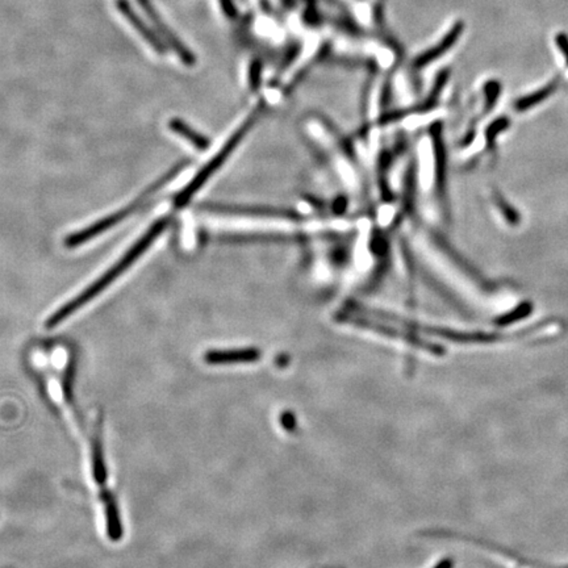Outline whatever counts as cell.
Returning a JSON list of instances; mask_svg holds the SVG:
<instances>
[{
	"label": "cell",
	"instance_id": "obj_1",
	"mask_svg": "<svg viewBox=\"0 0 568 568\" xmlns=\"http://www.w3.org/2000/svg\"><path fill=\"white\" fill-rule=\"evenodd\" d=\"M168 227V219L162 217L159 220H156L152 227H149L141 239L139 241L134 242L133 246L129 249L128 252L124 256L120 258V261L117 263H114V266L104 272L100 276L98 281H95L94 283L91 284L90 287H87L83 292H81L77 298H72L69 303H66L65 305H62L57 312L53 313L48 320H46V327L48 329H53L57 327L58 324H61L62 321H65L68 317H70L72 313L79 311L81 308H83L87 303H90L92 298L99 296L100 292L104 291L105 288H108L111 283L116 281L124 271L128 270L129 267L133 265V262L136 259H139L140 256L143 254V252L146 249H149L152 246V243L154 242L158 236L162 234V232Z\"/></svg>",
	"mask_w": 568,
	"mask_h": 568
},
{
	"label": "cell",
	"instance_id": "obj_2",
	"mask_svg": "<svg viewBox=\"0 0 568 568\" xmlns=\"http://www.w3.org/2000/svg\"><path fill=\"white\" fill-rule=\"evenodd\" d=\"M253 124H254V119L250 117L249 120H246L241 127L233 133V136H230V139L225 142V145L221 148V150L213 156L212 159L194 176V179L175 196L174 207L176 210H181V208L185 207L191 201V199L199 192L200 188L208 182V179L212 175L216 174V171L219 170L227 162V156L236 150V148L245 139L246 133L250 130Z\"/></svg>",
	"mask_w": 568,
	"mask_h": 568
},
{
	"label": "cell",
	"instance_id": "obj_3",
	"mask_svg": "<svg viewBox=\"0 0 568 568\" xmlns=\"http://www.w3.org/2000/svg\"><path fill=\"white\" fill-rule=\"evenodd\" d=\"M182 168H183V165H178L176 168H174L170 172H168L163 178H161L158 182H156V183L153 185V187H150L149 191H146L140 199L136 200L134 203H132L128 207H125V208H123V210H120V211H117V212L112 213V214L101 219L99 221H97L95 224L85 227V229H82V230H79V232H77V233H72L69 237H66L65 246L69 247V249L78 247V246L83 245L85 242H88L90 240L98 237L101 233H104L105 230H108V229L114 227V225L120 224L121 221H124L130 214L137 212V210L141 207L142 203L148 199L161 185H165L166 182L170 181L171 178H174L179 171L182 170Z\"/></svg>",
	"mask_w": 568,
	"mask_h": 568
},
{
	"label": "cell",
	"instance_id": "obj_4",
	"mask_svg": "<svg viewBox=\"0 0 568 568\" xmlns=\"http://www.w3.org/2000/svg\"><path fill=\"white\" fill-rule=\"evenodd\" d=\"M137 1L141 7L142 11L153 23V26L156 29L158 34L161 36V39L170 46L171 50H174V53L181 58V61L185 63V66H194L195 65L194 53L175 34V32L171 29L170 26H168V23L163 20V17L156 11L152 0H137Z\"/></svg>",
	"mask_w": 568,
	"mask_h": 568
},
{
	"label": "cell",
	"instance_id": "obj_5",
	"mask_svg": "<svg viewBox=\"0 0 568 568\" xmlns=\"http://www.w3.org/2000/svg\"><path fill=\"white\" fill-rule=\"evenodd\" d=\"M114 6L119 11V14L124 17V20L128 23L132 28L136 30V33L140 34L142 40L148 43L156 54L163 56L166 49L165 45L159 40V37L153 32V29L148 27L141 17L136 14L133 7L130 6L128 0H114Z\"/></svg>",
	"mask_w": 568,
	"mask_h": 568
},
{
	"label": "cell",
	"instance_id": "obj_6",
	"mask_svg": "<svg viewBox=\"0 0 568 568\" xmlns=\"http://www.w3.org/2000/svg\"><path fill=\"white\" fill-rule=\"evenodd\" d=\"M261 358L258 349H234V350H210L204 355L208 365L252 363Z\"/></svg>",
	"mask_w": 568,
	"mask_h": 568
},
{
	"label": "cell",
	"instance_id": "obj_7",
	"mask_svg": "<svg viewBox=\"0 0 568 568\" xmlns=\"http://www.w3.org/2000/svg\"><path fill=\"white\" fill-rule=\"evenodd\" d=\"M101 501L104 503L105 507V516H107V533L110 540L117 542L123 538V525L120 520V513L117 508L116 498L111 491L103 489L101 491Z\"/></svg>",
	"mask_w": 568,
	"mask_h": 568
},
{
	"label": "cell",
	"instance_id": "obj_8",
	"mask_svg": "<svg viewBox=\"0 0 568 568\" xmlns=\"http://www.w3.org/2000/svg\"><path fill=\"white\" fill-rule=\"evenodd\" d=\"M169 128L174 133H176L178 136H181L187 141L191 142L198 150H203V152L207 150L210 143H211L205 136L200 134L199 132L191 128L188 124H185V121L181 120V119H171L170 123H169Z\"/></svg>",
	"mask_w": 568,
	"mask_h": 568
},
{
	"label": "cell",
	"instance_id": "obj_9",
	"mask_svg": "<svg viewBox=\"0 0 568 568\" xmlns=\"http://www.w3.org/2000/svg\"><path fill=\"white\" fill-rule=\"evenodd\" d=\"M559 82H560V78H555L554 81H551L550 83H547L545 87H542L538 91H536V92H533V94H530V95H527V97H524V98H520V99L516 101L514 108H516L517 111H520V112H524V111H527V110L533 108L534 105H537L540 101H543V100L547 99L549 97H551V94L558 88Z\"/></svg>",
	"mask_w": 568,
	"mask_h": 568
},
{
	"label": "cell",
	"instance_id": "obj_10",
	"mask_svg": "<svg viewBox=\"0 0 568 568\" xmlns=\"http://www.w3.org/2000/svg\"><path fill=\"white\" fill-rule=\"evenodd\" d=\"M92 471L94 478L98 483L104 484L107 482V467L104 462L103 445L99 437H95L92 442Z\"/></svg>",
	"mask_w": 568,
	"mask_h": 568
},
{
	"label": "cell",
	"instance_id": "obj_11",
	"mask_svg": "<svg viewBox=\"0 0 568 568\" xmlns=\"http://www.w3.org/2000/svg\"><path fill=\"white\" fill-rule=\"evenodd\" d=\"M531 311H533L531 303H529V301H527V303H523L520 307L514 308L511 312L507 313V314H504V316H501V317H498L496 320V324L497 325H500V327L511 325L513 323L520 321V320L527 317V316L531 313Z\"/></svg>",
	"mask_w": 568,
	"mask_h": 568
},
{
	"label": "cell",
	"instance_id": "obj_12",
	"mask_svg": "<svg viewBox=\"0 0 568 568\" xmlns=\"http://www.w3.org/2000/svg\"><path fill=\"white\" fill-rule=\"evenodd\" d=\"M508 125H509V120L505 119V117H501V119L496 120V121L488 128V130H487V141H488L489 149H494L492 146H494V141H495L497 134H498L501 130L508 128Z\"/></svg>",
	"mask_w": 568,
	"mask_h": 568
},
{
	"label": "cell",
	"instance_id": "obj_13",
	"mask_svg": "<svg viewBox=\"0 0 568 568\" xmlns=\"http://www.w3.org/2000/svg\"><path fill=\"white\" fill-rule=\"evenodd\" d=\"M500 91H501V85H500V83H498L497 81H491V82H488L487 85H485V94H487V103H485V105H487V111H491L492 107L495 105V103H496L497 99H498Z\"/></svg>",
	"mask_w": 568,
	"mask_h": 568
},
{
	"label": "cell",
	"instance_id": "obj_14",
	"mask_svg": "<svg viewBox=\"0 0 568 568\" xmlns=\"http://www.w3.org/2000/svg\"><path fill=\"white\" fill-rule=\"evenodd\" d=\"M498 205H500V208H501L503 213L505 214V217L508 219V221H509L511 224H513V225H517V224H518V221H520V216H518V213L516 212V211H513L507 203H504V200L500 199V201H498Z\"/></svg>",
	"mask_w": 568,
	"mask_h": 568
},
{
	"label": "cell",
	"instance_id": "obj_15",
	"mask_svg": "<svg viewBox=\"0 0 568 568\" xmlns=\"http://www.w3.org/2000/svg\"><path fill=\"white\" fill-rule=\"evenodd\" d=\"M555 43L560 49L563 57L566 59L568 65V36L566 33H558L555 36Z\"/></svg>",
	"mask_w": 568,
	"mask_h": 568
}]
</instances>
